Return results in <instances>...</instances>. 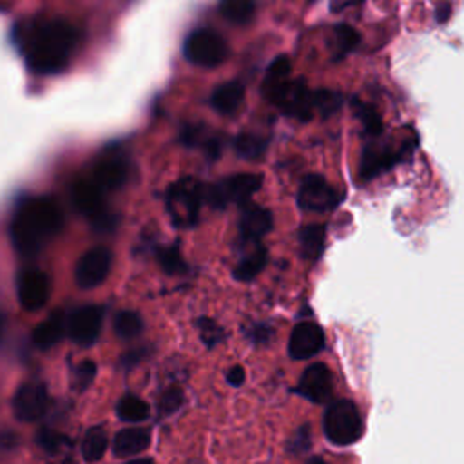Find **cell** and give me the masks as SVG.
Returning a JSON list of instances; mask_svg holds the SVG:
<instances>
[{
    "mask_svg": "<svg viewBox=\"0 0 464 464\" xmlns=\"http://www.w3.org/2000/svg\"><path fill=\"white\" fill-rule=\"evenodd\" d=\"M78 40V29L62 18H31L14 29V44L27 67L36 74L62 72L69 65Z\"/></svg>",
    "mask_w": 464,
    "mask_h": 464,
    "instance_id": "cell-1",
    "label": "cell"
},
{
    "mask_svg": "<svg viewBox=\"0 0 464 464\" xmlns=\"http://www.w3.org/2000/svg\"><path fill=\"white\" fill-rule=\"evenodd\" d=\"M62 210L51 198H29L22 201L11 221V239L24 256L36 254L60 228Z\"/></svg>",
    "mask_w": 464,
    "mask_h": 464,
    "instance_id": "cell-2",
    "label": "cell"
},
{
    "mask_svg": "<svg viewBox=\"0 0 464 464\" xmlns=\"http://www.w3.org/2000/svg\"><path fill=\"white\" fill-rule=\"evenodd\" d=\"M203 187L194 178H181L167 190V210L176 227H194L199 218Z\"/></svg>",
    "mask_w": 464,
    "mask_h": 464,
    "instance_id": "cell-3",
    "label": "cell"
},
{
    "mask_svg": "<svg viewBox=\"0 0 464 464\" xmlns=\"http://www.w3.org/2000/svg\"><path fill=\"white\" fill-rule=\"evenodd\" d=\"M324 435L337 446L353 444L362 435V420L353 402L341 399L328 406L323 419Z\"/></svg>",
    "mask_w": 464,
    "mask_h": 464,
    "instance_id": "cell-4",
    "label": "cell"
},
{
    "mask_svg": "<svg viewBox=\"0 0 464 464\" xmlns=\"http://www.w3.org/2000/svg\"><path fill=\"white\" fill-rule=\"evenodd\" d=\"M71 199L74 208L87 216L96 230H111L116 225V218L105 208L103 201V190L89 178V179H78L72 185Z\"/></svg>",
    "mask_w": 464,
    "mask_h": 464,
    "instance_id": "cell-5",
    "label": "cell"
},
{
    "mask_svg": "<svg viewBox=\"0 0 464 464\" xmlns=\"http://www.w3.org/2000/svg\"><path fill=\"white\" fill-rule=\"evenodd\" d=\"M263 178L259 174L239 172L234 176H227L221 181L203 188V198L208 199L212 207L223 208L230 203H246L254 192L261 187Z\"/></svg>",
    "mask_w": 464,
    "mask_h": 464,
    "instance_id": "cell-6",
    "label": "cell"
},
{
    "mask_svg": "<svg viewBox=\"0 0 464 464\" xmlns=\"http://www.w3.org/2000/svg\"><path fill=\"white\" fill-rule=\"evenodd\" d=\"M183 54L194 65L216 67L227 58L228 47L221 34H218L216 31L196 29L185 38Z\"/></svg>",
    "mask_w": 464,
    "mask_h": 464,
    "instance_id": "cell-7",
    "label": "cell"
},
{
    "mask_svg": "<svg viewBox=\"0 0 464 464\" xmlns=\"http://www.w3.org/2000/svg\"><path fill=\"white\" fill-rule=\"evenodd\" d=\"M297 203L306 212H328L339 203V194L323 176L308 174L299 187Z\"/></svg>",
    "mask_w": 464,
    "mask_h": 464,
    "instance_id": "cell-8",
    "label": "cell"
},
{
    "mask_svg": "<svg viewBox=\"0 0 464 464\" xmlns=\"http://www.w3.org/2000/svg\"><path fill=\"white\" fill-rule=\"evenodd\" d=\"M129 161L120 149H107L92 167L91 179L103 190H114L127 181Z\"/></svg>",
    "mask_w": 464,
    "mask_h": 464,
    "instance_id": "cell-9",
    "label": "cell"
},
{
    "mask_svg": "<svg viewBox=\"0 0 464 464\" xmlns=\"http://www.w3.org/2000/svg\"><path fill=\"white\" fill-rule=\"evenodd\" d=\"M112 254L105 246H94L87 250L74 268V279L80 288H94L103 283L111 270Z\"/></svg>",
    "mask_w": 464,
    "mask_h": 464,
    "instance_id": "cell-10",
    "label": "cell"
},
{
    "mask_svg": "<svg viewBox=\"0 0 464 464\" xmlns=\"http://www.w3.org/2000/svg\"><path fill=\"white\" fill-rule=\"evenodd\" d=\"M276 105L286 116L306 121L315 114V91L308 89V85L303 78L290 80V83L286 85L285 92L276 102Z\"/></svg>",
    "mask_w": 464,
    "mask_h": 464,
    "instance_id": "cell-11",
    "label": "cell"
},
{
    "mask_svg": "<svg viewBox=\"0 0 464 464\" xmlns=\"http://www.w3.org/2000/svg\"><path fill=\"white\" fill-rule=\"evenodd\" d=\"M417 141V140H415ZM415 141H408L401 149H393L392 143H372L364 149L362 160H361V178L372 179L373 176L388 170L393 167L408 149L415 147Z\"/></svg>",
    "mask_w": 464,
    "mask_h": 464,
    "instance_id": "cell-12",
    "label": "cell"
},
{
    "mask_svg": "<svg viewBox=\"0 0 464 464\" xmlns=\"http://www.w3.org/2000/svg\"><path fill=\"white\" fill-rule=\"evenodd\" d=\"M102 323H103L102 308L96 304H87L74 310V314L69 317L67 332L76 344L89 346L98 339Z\"/></svg>",
    "mask_w": 464,
    "mask_h": 464,
    "instance_id": "cell-13",
    "label": "cell"
},
{
    "mask_svg": "<svg viewBox=\"0 0 464 464\" xmlns=\"http://www.w3.org/2000/svg\"><path fill=\"white\" fill-rule=\"evenodd\" d=\"M16 292H18V301L25 310H29V312L40 310L47 303V297H49L47 274L42 270H36V268L24 270L18 276Z\"/></svg>",
    "mask_w": 464,
    "mask_h": 464,
    "instance_id": "cell-14",
    "label": "cell"
},
{
    "mask_svg": "<svg viewBox=\"0 0 464 464\" xmlns=\"http://www.w3.org/2000/svg\"><path fill=\"white\" fill-rule=\"evenodd\" d=\"M323 346H324V335L315 323L304 321L294 326L288 341V353L294 359H308L319 353Z\"/></svg>",
    "mask_w": 464,
    "mask_h": 464,
    "instance_id": "cell-15",
    "label": "cell"
},
{
    "mask_svg": "<svg viewBox=\"0 0 464 464\" xmlns=\"http://www.w3.org/2000/svg\"><path fill=\"white\" fill-rule=\"evenodd\" d=\"M47 392L40 384H25L18 388L13 399V410L18 420L33 422L40 419L47 410Z\"/></svg>",
    "mask_w": 464,
    "mask_h": 464,
    "instance_id": "cell-16",
    "label": "cell"
},
{
    "mask_svg": "<svg viewBox=\"0 0 464 464\" xmlns=\"http://www.w3.org/2000/svg\"><path fill=\"white\" fill-rule=\"evenodd\" d=\"M295 390L312 402H324L332 393V373L328 366L323 362L310 364L303 372Z\"/></svg>",
    "mask_w": 464,
    "mask_h": 464,
    "instance_id": "cell-17",
    "label": "cell"
},
{
    "mask_svg": "<svg viewBox=\"0 0 464 464\" xmlns=\"http://www.w3.org/2000/svg\"><path fill=\"white\" fill-rule=\"evenodd\" d=\"M290 72H292V63L290 60L281 54L277 56L266 69L265 80L261 83V94L265 100H268L270 103L276 105V102L281 98V94L285 92L286 85L290 83Z\"/></svg>",
    "mask_w": 464,
    "mask_h": 464,
    "instance_id": "cell-18",
    "label": "cell"
},
{
    "mask_svg": "<svg viewBox=\"0 0 464 464\" xmlns=\"http://www.w3.org/2000/svg\"><path fill=\"white\" fill-rule=\"evenodd\" d=\"M239 228L243 239H259L272 228V214L270 210L259 205H246L241 212Z\"/></svg>",
    "mask_w": 464,
    "mask_h": 464,
    "instance_id": "cell-19",
    "label": "cell"
},
{
    "mask_svg": "<svg viewBox=\"0 0 464 464\" xmlns=\"http://www.w3.org/2000/svg\"><path fill=\"white\" fill-rule=\"evenodd\" d=\"M245 243L246 248L234 268V277L239 281L254 279L263 270L266 261V250L259 243V239H245Z\"/></svg>",
    "mask_w": 464,
    "mask_h": 464,
    "instance_id": "cell-20",
    "label": "cell"
},
{
    "mask_svg": "<svg viewBox=\"0 0 464 464\" xmlns=\"http://www.w3.org/2000/svg\"><path fill=\"white\" fill-rule=\"evenodd\" d=\"M150 431L147 428H125L116 433L112 451L116 457H132L149 448Z\"/></svg>",
    "mask_w": 464,
    "mask_h": 464,
    "instance_id": "cell-21",
    "label": "cell"
},
{
    "mask_svg": "<svg viewBox=\"0 0 464 464\" xmlns=\"http://www.w3.org/2000/svg\"><path fill=\"white\" fill-rule=\"evenodd\" d=\"M245 100V87L241 82H227L216 87V91L210 96V103L214 111H218L223 116L234 114Z\"/></svg>",
    "mask_w": 464,
    "mask_h": 464,
    "instance_id": "cell-22",
    "label": "cell"
},
{
    "mask_svg": "<svg viewBox=\"0 0 464 464\" xmlns=\"http://www.w3.org/2000/svg\"><path fill=\"white\" fill-rule=\"evenodd\" d=\"M65 317L63 314L56 312L53 315H49L45 321H42L34 330H33V343L42 348L47 350L51 346H54L65 334Z\"/></svg>",
    "mask_w": 464,
    "mask_h": 464,
    "instance_id": "cell-23",
    "label": "cell"
},
{
    "mask_svg": "<svg viewBox=\"0 0 464 464\" xmlns=\"http://www.w3.org/2000/svg\"><path fill=\"white\" fill-rule=\"evenodd\" d=\"M299 246L304 259H317L324 246V227L319 223L303 227L299 232Z\"/></svg>",
    "mask_w": 464,
    "mask_h": 464,
    "instance_id": "cell-24",
    "label": "cell"
},
{
    "mask_svg": "<svg viewBox=\"0 0 464 464\" xmlns=\"http://www.w3.org/2000/svg\"><path fill=\"white\" fill-rule=\"evenodd\" d=\"M221 16L236 25H245L256 13L254 0H219Z\"/></svg>",
    "mask_w": 464,
    "mask_h": 464,
    "instance_id": "cell-25",
    "label": "cell"
},
{
    "mask_svg": "<svg viewBox=\"0 0 464 464\" xmlns=\"http://www.w3.org/2000/svg\"><path fill=\"white\" fill-rule=\"evenodd\" d=\"M268 141L259 136V134H252V132H241L236 136L234 140V149L236 152L245 158V160H257L265 154Z\"/></svg>",
    "mask_w": 464,
    "mask_h": 464,
    "instance_id": "cell-26",
    "label": "cell"
},
{
    "mask_svg": "<svg viewBox=\"0 0 464 464\" xmlns=\"http://www.w3.org/2000/svg\"><path fill=\"white\" fill-rule=\"evenodd\" d=\"M107 450V435L102 426L91 428L82 442V455L87 462H96L103 457Z\"/></svg>",
    "mask_w": 464,
    "mask_h": 464,
    "instance_id": "cell-27",
    "label": "cell"
},
{
    "mask_svg": "<svg viewBox=\"0 0 464 464\" xmlns=\"http://www.w3.org/2000/svg\"><path fill=\"white\" fill-rule=\"evenodd\" d=\"M116 413L125 422H141L150 415V408L145 401L138 399L136 395H125L118 402Z\"/></svg>",
    "mask_w": 464,
    "mask_h": 464,
    "instance_id": "cell-28",
    "label": "cell"
},
{
    "mask_svg": "<svg viewBox=\"0 0 464 464\" xmlns=\"http://www.w3.org/2000/svg\"><path fill=\"white\" fill-rule=\"evenodd\" d=\"M143 330V321L140 314L132 310H121L114 317V334L120 339H134Z\"/></svg>",
    "mask_w": 464,
    "mask_h": 464,
    "instance_id": "cell-29",
    "label": "cell"
},
{
    "mask_svg": "<svg viewBox=\"0 0 464 464\" xmlns=\"http://www.w3.org/2000/svg\"><path fill=\"white\" fill-rule=\"evenodd\" d=\"M334 34H335V51H334V58L341 60L343 56H346L348 53H352L357 45H359V33L348 25V24H337L334 27Z\"/></svg>",
    "mask_w": 464,
    "mask_h": 464,
    "instance_id": "cell-30",
    "label": "cell"
},
{
    "mask_svg": "<svg viewBox=\"0 0 464 464\" xmlns=\"http://www.w3.org/2000/svg\"><path fill=\"white\" fill-rule=\"evenodd\" d=\"M352 105H353V111L359 118V121L362 123L364 132L370 136H379L382 132V120H381L379 112L375 111V107H372L370 103L361 102L357 98H353Z\"/></svg>",
    "mask_w": 464,
    "mask_h": 464,
    "instance_id": "cell-31",
    "label": "cell"
},
{
    "mask_svg": "<svg viewBox=\"0 0 464 464\" xmlns=\"http://www.w3.org/2000/svg\"><path fill=\"white\" fill-rule=\"evenodd\" d=\"M158 261L161 265V268L167 272V274H172V276H179V274H185L187 272V265L179 254V250L176 246H167V248H161L158 252Z\"/></svg>",
    "mask_w": 464,
    "mask_h": 464,
    "instance_id": "cell-32",
    "label": "cell"
},
{
    "mask_svg": "<svg viewBox=\"0 0 464 464\" xmlns=\"http://www.w3.org/2000/svg\"><path fill=\"white\" fill-rule=\"evenodd\" d=\"M343 103V96L337 91L319 89L315 91V114L330 116L334 114Z\"/></svg>",
    "mask_w": 464,
    "mask_h": 464,
    "instance_id": "cell-33",
    "label": "cell"
},
{
    "mask_svg": "<svg viewBox=\"0 0 464 464\" xmlns=\"http://www.w3.org/2000/svg\"><path fill=\"white\" fill-rule=\"evenodd\" d=\"M183 402V392L179 386H169L161 395H160V401H158V413L161 417H167V415H172Z\"/></svg>",
    "mask_w": 464,
    "mask_h": 464,
    "instance_id": "cell-34",
    "label": "cell"
},
{
    "mask_svg": "<svg viewBox=\"0 0 464 464\" xmlns=\"http://www.w3.org/2000/svg\"><path fill=\"white\" fill-rule=\"evenodd\" d=\"M96 375V364L92 361H83L78 364V368L74 370V386L78 390H85L92 379Z\"/></svg>",
    "mask_w": 464,
    "mask_h": 464,
    "instance_id": "cell-35",
    "label": "cell"
},
{
    "mask_svg": "<svg viewBox=\"0 0 464 464\" xmlns=\"http://www.w3.org/2000/svg\"><path fill=\"white\" fill-rule=\"evenodd\" d=\"M310 446V430L308 426H301L290 439H288V451L294 455H301Z\"/></svg>",
    "mask_w": 464,
    "mask_h": 464,
    "instance_id": "cell-36",
    "label": "cell"
},
{
    "mask_svg": "<svg viewBox=\"0 0 464 464\" xmlns=\"http://www.w3.org/2000/svg\"><path fill=\"white\" fill-rule=\"evenodd\" d=\"M63 440H65V439H63L62 435H58L56 431H49V430L42 431L40 437H38V442H40L47 451H56V450L62 446Z\"/></svg>",
    "mask_w": 464,
    "mask_h": 464,
    "instance_id": "cell-37",
    "label": "cell"
},
{
    "mask_svg": "<svg viewBox=\"0 0 464 464\" xmlns=\"http://www.w3.org/2000/svg\"><path fill=\"white\" fill-rule=\"evenodd\" d=\"M199 324H201V337H203L207 343H218V339H219V328H218L212 321H208V319L199 321Z\"/></svg>",
    "mask_w": 464,
    "mask_h": 464,
    "instance_id": "cell-38",
    "label": "cell"
},
{
    "mask_svg": "<svg viewBox=\"0 0 464 464\" xmlns=\"http://www.w3.org/2000/svg\"><path fill=\"white\" fill-rule=\"evenodd\" d=\"M227 381H228V384H232V386H239V384L245 381V370H243L241 366L230 368L228 373H227Z\"/></svg>",
    "mask_w": 464,
    "mask_h": 464,
    "instance_id": "cell-39",
    "label": "cell"
},
{
    "mask_svg": "<svg viewBox=\"0 0 464 464\" xmlns=\"http://www.w3.org/2000/svg\"><path fill=\"white\" fill-rule=\"evenodd\" d=\"M143 355H145V350L143 348H140V350H134V352H127L125 355H123V366H127V368H130L132 364H136L140 359H143Z\"/></svg>",
    "mask_w": 464,
    "mask_h": 464,
    "instance_id": "cell-40",
    "label": "cell"
},
{
    "mask_svg": "<svg viewBox=\"0 0 464 464\" xmlns=\"http://www.w3.org/2000/svg\"><path fill=\"white\" fill-rule=\"evenodd\" d=\"M362 2L364 0H332L330 2V9L334 13H339V11L346 9V7H352V5H357V4H362Z\"/></svg>",
    "mask_w": 464,
    "mask_h": 464,
    "instance_id": "cell-41",
    "label": "cell"
},
{
    "mask_svg": "<svg viewBox=\"0 0 464 464\" xmlns=\"http://www.w3.org/2000/svg\"><path fill=\"white\" fill-rule=\"evenodd\" d=\"M450 11H451V9H450V4H442V5L435 11L437 20H439V22H444V20L450 16Z\"/></svg>",
    "mask_w": 464,
    "mask_h": 464,
    "instance_id": "cell-42",
    "label": "cell"
},
{
    "mask_svg": "<svg viewBox=\"0 0 464 464\" xmlns=\"http://www.w3.org/2000/svg\"><path fill=\"white\" fill-rule=\"evenodd\" d=\"M125 464H152L150 459H134L130 462H125Z\"/></svg>",
    "mask_w": 464,
    "mask_h": 464,
    "instance_id": "cell-43",
    "label": "cell"
},
{
    "mask_svg": "<svg viewBox=\"0 0 464 464\" xmlns=\"http://www.w3.org/2000/svg\"><path fill=\"white\" fill-rule=\"evenodd\" d=\"M306 464H326L323 459H319V457H314V459H310Z\"/></svg>",
    "mask_w": 464,
    "mask_h": 464,
    "instance_id": "cell-44",
    "label": "cell"
},
{
    "mask_svg": "<svg viewBox=\"0 0 464 464\" xmlns=\"http://www.w3.org/2000/svg\"><path fill=\"white\" fill-rule=\"evenodd\" d=\"M2 326H4V315L0 314V332H2Z\"/></svg>",
    "mask_w": 464,
    "mask_h": 464,
    "instance_id": "cell-45",
    "label": "cell"
}]
</instances>
